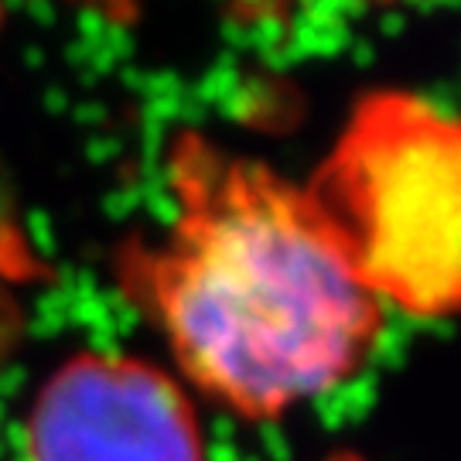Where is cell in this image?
Instances as JSON below:
<instances>
[{"label":"cell","instance_id":"1","mask_svg":"<svg viewBox=\"0 0 461 461\" xmlns=\"http://www.w3.org/2000/svg\"><path fill=\"white\" fill-rule=\"evenodd\" d=\"M171 192L175 226L127 280L198 390L274 420L363 369L383 301L308 188L182 140Z\"/></svg>","mask_w":461,"mask_h":461},{"label":"cell","instance_id":"2","mask_svg":"<svg viewBox=\"0 0 461 461\" xmlns=\"http://www.w3.org/2000/svg\"><path fill=\"white\" fill-rule=\"evenodd\" d=\"M458 127L430 103H359L312 198L342 232L379 301L420 318L458 304Z\"/></svg>","mask_w":461,"mask_h":461},{"label":"cell","instance_id":"3","mask_svg":"<svg viewBox=\"0 0 461 461\" xmlns=\"http://www.w3.org/2000/svg\"><path fill=\"white\" fill-rule=\"evenodd\" d=\"M24 461H205L175 379L131 356H79L34 396Z\"/></svg>","mask_w":461,"mask_h":461}]
</instances>
